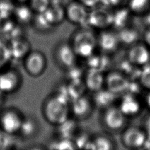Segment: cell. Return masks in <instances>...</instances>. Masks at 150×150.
<instances>
[{"mask_svg": "<svg viewBox=\"0 0 150 150\" xmlns=\"http://www.w3.org/2000/svg\"><path fill=\"white\" fill-rule=\"evenodd\" d=\"M42 113L45 120L55 127L71 117L70 102L52 94L44 100Z\"/></svg>", "mask_w": 150, "mask_h": 150, "instance_id": "6da1fadb", "label": "cell"}, {"mask_svg": "<svg viewBox=\"0 0 150 150\" xmlns=\"http://www.w3.org/2000/svg\"><path fill=\"white\" fill-rule=\"evenodd\" d=\"M79 58L86 59L97 49V37L88 28L74 32L69 41Z\"/></svg>", "mask_w": 150, "mask_h": 150, "instance_id": "7a4b0ae2", "label": "cell"}, {"mask_svg": "<svg viewBox=\"0 0 150 150\" xmlns=\"http://www.w3.org/2000/svg\"><path fill=\"white\" fill-rule=\"evenodd\" d=\"M121 131V142L125 148L133 149L144 148L149 137L145 129L129 126L125 127Z\"/></svg>", "mask_w": 150, "mask_h": 150, "instance_id": "3957f363", "label": "cell"}, {"mask_svg": "<svg viewBox=\"0 0 150 150\" xmlns=\"http://www.w3.org/2000/svg\"><path fill=\"white\" fill-rule=\"evenodd\" d=\"M101 111L102 124L108 130L117 132L122 131L125 127L127 117L118 105H112Z\"/></svg>", "mask_w": 150, "mask_h": 150, "instance_id": "277c9868", "label": "cell"}, {"mask_svg": "<svg viewBox=\"0 0 150 150\" xmlns=\"http://www.w3.org/2000/svg\"><path fill=\"white\" fill-rule=\"evenodd\" d=\"M22 63L25 71L34 77L41 76L47 66L45 55L38 50H31L23 59Z\"/></svg>", "mask_w": 150, "mask_h": 150, "instance_id": "5b68a950", "label": "cell"}, {"mask_svg": "<svg viewBox=\"0 0 150 150\" xmlns=\"http://www.w3.org/2000/svg\"><path fill=\"white\" fill-rule=\"evenodd\" d=\"M54 58L57 65L64 70L78 63V59L70 42H62L56 46Z\"/></svg>", "mask_w": 150, "mask_h": 150, "instance_id": "8992f818", "label": "cell"}, {"mask_svg": "<svg viewBox=\"0 0 150 150\" xmlns=\"http://www.w3.org/2000/svg\"><path fill=\"white\" fill-rule=\"evenodd\" d=\"M129 82L127 76L118 70H109L105 73L104 87L119 96L127 91Z\"/></svg>", "mask_w": 150, "mask_h": 150, "instance_id": "52a82bcc", "label": "cell"}, {"mask_svg": "<svg viewBox=\"0 0 150 150\" xmlns=\"http://www.w3.org/2000/svg\"><path fill=\"white\" fill-rule=\"evenodd\" d=\"M94 108L91 97L86 94L70 102L71 117L79 121L88 118L91 115Z\"/></svg>", "mask_w": 150, "mask_h": 150, "instance_id": "ba28073f", "label": "cell"}, {"mask_svg": "<svg viewBox=\"0 0 150 150\" xmlns=\"http://www.w3.org/2000/svg\"><path fill=\"white\" fill-rule=\"evenodd\" d=\"M23 115L16 108L5 110L0 115V127L2 131L12 134H17L20 128Z\"/></svg>", "mask_w": 150, "mask_h": 150, "instance_id": "9c48e42d", "label": "cell"}, {"mask_svg": "<svg viewBox=\"0 0 150 150\" xmlns=\"http://www.w3.org/2000/svg\"><path fill=\"white\" fill-rule=\"evenodd\" d=\"M21 83V76L15 69L9 68L0 73V91L5 94L16 91Z\"/></svg>", "mask_w": 150, "mask_h": 150, "instance_id": "30bf717a", "label": "cell"}, {"mask_svg": "<svg viewBox=\"0 0 150 150\" xmlns=\"http://www.w3.org/2000/svg\"><path fill=\"white\" fill-rule=\"evenodd\" d=\"M97 37L98 50L100 51L110 55L118 49L120 43L117 33L105 29L101 30Z\"/></svg>", "mask_w": 150, "mask_h": 150, "instance_id": "8fae6325", "label": "cell"}, {"mask_svg": "<svg viewBox=\"0 0 150 150\" xmlns=\"http://www.w3.org/2000/svg\"><path fill=\"white\" fill-rule=\"evenodd\" d=\"M112 22V14L104 9H96L88 14L86 28L90 26L103 30L111 25Z\"/></svg>", "mask_w": 150, "mask_h": 150, "instance_id": "7c38bea8", "label": "cell"}, {"mask_svg": "<svg viewBox=\"0 0 150 150\" xmlns=\"http://www.w3.org/2000/svg\"><path fill=\"white\" fill-rule=\"evenodd\" d=\"M127 59L134 66H144L148 64L150 59L148 47L137 42L131 45L127 53Z\"/></svg>", "mask_w": 150, "mask_h": 150, "instance_id": "4fadbf2b", "label": "cell"}, {"mask_svg": "<svg viewBox=\"0 0 150 150\" xmlns=\"http://www.w3.org/2000/svg\"><path fill=\"white\" fill-rule=\"evenodd\" d=\"M118 107L127 118L135 116L141 110V104L136 95L128 92L121 94Z\"/></svg>", "mask_w": 150, "mask_h": 150, "instance_id": "5bb4252c", "label": "cell"}, {"mask_svg": "<svg viewBox=\"0 0 150 150\" xmlns=\"http://www.w3.org/2000/svg\"><path fill=\"white\" fill-rule=\"evenodd\" d=\"M8 45L12 59L16 60H23L31 50L29 41L22 35L11 39Z\"/></svg>", "mask_w": 150, "mask_h": 150, "instance_id": "9a60e30c", "label": "cell"}, {"mask_svg": "<svg viewBox=\"0 0 150 150\" xmlns=\"http://www.w3.org/2000/svg\"><path fill=\"white\" fill-rule=\"evenodd\" d=\"M110 55L97 50L85 60V66L87 69H94L106 73L109 71L111 60Z\"/></svg>", "mask_w": 150, "mask_h": 150, "instance_id": "2e32d148", "label": "cell"}, {"mask_svg": "<svg viewBox=\"0 0 150 150\" xmlns=\"http://www.w3.org/2000/svg\"><path fill=\"white\" fill-rule=\"evenodd\" d=\"M105 73L99 70L86 68L83 81L87 91L93 93L104 88Z\"/></svg>", "mask_w": 150, "mask_h": 150, "instance_id": "e0dca14e", "label": "cell"}, {"mask_svg": "<svg viewBox=\"0 0 150 150\" xmlns=\"http://www.w3.org/2000/svg\"><path fill=\"white\" fill-rule=\"evenodd\" d=\"M79 120L70 117L61 124L55 126L56 137L73 139L81 130Z\"/></svg>", "mask_w": 150, "mask_h": 150, "instance_id": "ac0fdd59", "label": "cell"}, {"mask_svg": "<svg viewBox=\"0 0 150 150\" xmlns=\"http://www.w3.org/2000/svg\"><path fill=\"white\" fill-rule=\"evenodd\" d=\"M94 107L103 110L114 105L119 96L112 93L105 87L92 93L91 96Z\"/></svg>", "mask_w": 150, "mask_h": 150, "instance_id": "d6986e66", "label": "cell"}, {"mask_svg": "<svg viewBox=\"0 0 150 150\" xmlns=\"http://www.w3.org/2000/svg\"><path fill=\"white\" fill-rule=\"evenodd\" d=\"M39 124L36 118L31 115H23L17 135L20 139H29L35 137L39 131Z\"/></svg>", "mask_w": 150, "mask_h": 150, "instance_id": "ffe728a7", "label": "cell"}, {"mask_svg": "<svg viewBox=\"0 0 150 150\" xmlns=\"http://www.w3.org/2000/svg\"><path fill=\"white\" fill-rule=\"evenodd\" d=\"M66 15L71 22L83 26L86 25L88 13L83 5L79 4H70L67 8Z\"/></svg>", "mask_w": 150, "mask_h": 150, "instance_id": "44dd1931", "label": "cell"}, {"mask_svg": "<svg viewBox=\"0 0 150 150\" xmlns=\"http://www.w3.org/2000/svg\"><path fill=\"white\" fill-rule=\"evenodd\" d=\"M66 83L70 101L86 94L87 91L83 79L66 81Z\"/></svg>", "mask_w": 150, "mask_h": 150, "instance_id": "7402d4cb", "label": "cell"}, {"mask_svg": "<svg viewBox=\"0 0 150 150\" xmlns=\"http://www.w3.org/2000/svg\"><path fill=\"white\" fill-rule=\"evenodd\" d=\"M92 140L94 149L96 150H112L115 148L114 140L107 134H97L92 137Z\"/></svg>", "mask_w": 150, "mask_h": 150, "instance_id": "603a6c76", "label": "cell"}, {"mask_svg": "<svg viewBox=\"0 0 150 150\" xmlns=\"http://www.w3.org/2000/svg\"><path fill=\"white\" fill-rule=\"evenodd\" d=\"M20 138L17 134L0 131V149L10 150L17 148Z\"/></svg>", "mask_w": 150, "mask_h": 150, "instance_id": "cb8c5ba5", "label": "cell"}, {"mask_svg": "<svg viewBox=\"0 0 150 150\" xmlns=\"http://www.w3.org/2000/svg\"><path fill=\"white\" fill-rule=\"evenodd\" d=\"M117 35L120 44L129 46L138 42L139 38L138 33L135 30L125 27L119 30Z\"/></svg>", "mask_w": 150, "mask_h": 150, "instance_id": "d4e9b609", "label": "cell"}, {"mask_svg": "<svg viewBox=\"0 0 150 150\" xmlns=\"http://www.w3.org/2000/svg\"><path fill=\"white\" fill-rule=\"evenodd\" d=\"M35 25L37 29L43 32L49 30L54 26L48 9L43 12L38 13L35 19Z\"/></svg>", "mask_w": 150, "mask_h": 150, "instance_id": "484cf974", "label": "cell"}, {"mask_svg": "<svg viewBox=\"0 0 150 150\" xmlns=\"http://www.w3.org/2000/svg\"><path fill=\"white\" fill-rule=\"evenodd\" d=\"M76 149H94L92 137L88 133L82 131L81 129L73 139Z\"/></svg>", "mask_w": 150, "mask_h": 150, "instance_id": "4316f807", "label": "cell"}, {"mask_svg": "<svg viewBox=\"0 0 150 150\" xmlns=\"http://www.w3.org/2000/svg\"><path fill=\"white\" fill-rule=\"evenodd\" d=\"M86 67L77 63L76 64L65 70L66 81L83 79Z\"/></svg>", "mask_w": 150, "mask_h": 150, "instance_id": "83f0119b", "label": "cell"}, {"mask_svg": "<svg viewBox=\"0 0 150 150\" xmlns=\"http://www.w3.org/2000/svg\"><path fill=\"white\" fill-rule=\"evenodd\" d=\"M47 148L52 149H76L73 139L56 137L48 144Z\"/></svg>", "mask_w": 150, "mask_h": 150, "instance_id": "f1b7e54d", "label": "cell"}, {"mask_svg": "<svg viewBox=\"0 0 150 150\" xmlns=\"http://www.w3.org/2000/svg\"><path fill=\"white\" fill-rule=\"evenodd\" d=\"M14 12L16 19L21 23H29L32 18L31 10L25 6L18 7L14 10Z\"/></svg>", "mask_w": 150, "mask_h": 150, "instance_id": "f546056e", "label": "cell"}, {"mask_svg": "<svg viewBox=\"0 0 150 150\" xmlns=\"http://www.w3.org/2000/svg\"><path fill=\"white\" fill-rule=\"evenodd\" d=\"M128 19V13L125 10H121L112 15V25L118 30L125 27Z\"/></svg>", "mask_w": 150, "mask_h": 150, "instance_id": "4dcf8cb0", "label": "cell"}, {"mask_svg": "<svg viewBox=\"0 0 150 150\" xmlns=\"http://www.w3.org/2000/svg\"><path fill=\"white\" fill-rule=\"evenodd\" d=\"M139 83L144 88L150 90V64L142 66L139 74Z\"/></svg>", "mask_w": 150, "mask_h": 150, "instance_id": "1f68e13d", "label": "cell"}, {"mask_svg": "<svg viewBox=\"0 0 150 150\" xmlns=\"http://www.w3.org/2000/svg\"><path fill=\"white\" fill-rule=\"evenodd\" d=\"M11 60L8 43L0 41V69L6 66Z\"/></svg>", "mask_w": 150, "mask_h": 150, "instance_id": "d6a6232c", "label": "cell"}, {"mask_svg": "<svg viewBox=\"0 0 150 150\" xmlns=\"http://www.w3.org/2000/svg\"><path fill=\"white\" fill-rule=\"evenodd\" d=\"M53 23L54 25L60 23L64 18V11L62 8L59 5H54L48 8Z\"/></svg>", "mask_w": 150, "mask_h": 150, "instance_id": "836d02e7", "label": "cell"}, {"mask_svg": "<svg viewBox=\"0 0 150 150\" xmlns=\"http://www.w3.org/2000/svg\"><path fill=\"white\" fill-rule=\"evenodd\" d=\"M31 7L38 13L43 12L49 8V0H32Z\"/></svg>", "mask_w": 150, "mask_h": 150, "instance_id": "e575fe53", "label": "cell"}, {"mask_svg": "<svg viewBox=\"0 0 150 150\" xmlns=\"http://www.w3.org/2000/svg\"><path fill=\"white\" fill-rule=\"evenodd\" d=\"M148 0H131L129 7L131 9L137 13H139L145 10L148 6Z\"/></svg>", "mask_w": 150, "mask_h": 150, "instance_id": "d590c367", "label": "cell"}, {"mask_svg": "<svg viewBox=\"0 0 150 150\" xmlns=\"http://www.w3.org/2000/svg\"><path fill=\"white\" fill-rule=\"evenodd\" d=\"M13 10V8L10 3L7 2H2L0 3V16H9Z\"/></svg>", "mask_w": 150, "mask_h": 150, "instance_id": "8d00e7d4", "label": "cell"}, {"mask_svg": "<svg viewBox=\"0 0 150 150\" xmlns=\"http://www.w3.org/2000/svg\"><path fill=\"white\" fill-rule=\"evenodd\" d=\"M84 5L88 7H93L95 6L100 0H79Z\"/></svg>", "mask_w": 150, "mask_h": 150, "instance_id": "74e56055", "label": "cell"}, {"mask_svg": "<svg viewBox=\"0 0 150 150\" xmlns=\"http://www.w3.org/2000/svg\"><path fill=\"white\" fill-rule=\"evenodd\" d=\"M144 39L145 42V45L150 47V27H149L144 33Z\"/></svg>", "mask_w": 150, "mask_h": 150, "instance_id": "f35d334b", "label": "cell"}, {"mask_svg": "<svg viewBox=\"0 0 150 150\" xmlns=\"http://www.w3.org/2000/svg\"><path fill=\"white\" fill-rule=\"evenodd\" d=\"M103 4L106 6H111L116 5L120 1V0H100Z\"/></svg>", "mask_w": 150, "mask_h": 150, "instance_id": "ab89813d", "label": "cell"}, {"mask_svg": "<svg viewBox=\"0 0 150 150\" xmlns=\"http://www.w3.org/2000/svg\"><path fill=\"white\" fill-rule=\"evenodd\" d=\"M145 130L148 136L150 137V115L148 117L145 121Z\"/></svg>", "mask_w": 150, "mask_h": 150, "instance_id": "60d3db41", "label": "cell"}, {"mask_svg": "<svg viewBox=\"0 0 150 150\" xmlns=\"http://www.w3.org/2000/svg\"><path fill=\"white\" fill-rule=\"evenodd\" d=\"M145 104L146 107H148V109L150 110V90H149V92L146 94L145 97Z\"/></svg>", "mask_w": 150, "mask_h": 150, "instance_id": "b9f144b4", "label": "cell"}, {"mask_svg": "<svg viewBox=\"0 0 150 150\" xmlns=\"http://www.w3.org/2000/svg\"><path fill=\"white\" fill-rule=\"evenodd\" d=\"M4 94L2 91H0V106L2 104L4 100Z\"/></svg>", "mask_w": 150, "mask_h": 150, "instance_id": "7bdbcfd3", "label": "cell"}, {"mask_svg": "<svg viewBox=\"0 0 150 150\" xmlns=\"http://www.w3.org/2000/svg\"><path fill=\"white\" fill-rule=\"evenodd\" d=\"M18 1H20V2H24V1H27V0H18Z\"/></svg>", "mask_w": 150, "mask_h": 150, "instance_id": "ee69618b", "label": "cell"}]
</instances>
